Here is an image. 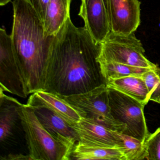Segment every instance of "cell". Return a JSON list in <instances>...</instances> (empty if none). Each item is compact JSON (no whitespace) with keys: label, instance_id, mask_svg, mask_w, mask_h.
Returning <instances> with one entry per match:
<instances>
[{"label":"cell","instance_id":"cell-1","mask_svg":"<svg viewBox=\"0 0 160 160\" xmlns=\"http://www.w3.org/2000/svg\"><path fill=\"white\" fill-rule=\"evenodd\" d=\"M101 50V44L85 27L77 28L68 18L54 36L44 91L70 96L106 84L98 61Z\"/></svg>","mask_w":160,"mask_h":160},{"label":"cell","instance_id":"cell-2","mask_svg":"<svg viewBox=\"0 0 160 160\" xmlns=\"http://www.w3.org/2000/svg\"><path fill=\"white\" fill-rule=\"evenodd\" d=\"M11 35L28 95L44 91L48 65L55 36L47 35L43 21L27 0L12 2Z\"/></svg>","mask_w":160,"mask_h":160},{"label":"cell","instance_id":"cell-3","mask_svg":"<svg viewBox=\"0 0 160 160\" xmlns=\"http://www.w3.org/2000/svg\"><path fill=\"white\" fill-rule=\"evenodd\" d=\"M22 105L0 90V160H31L20 115Z\"/></svg>","mask_w":160,"mask_h":160},{"label":"cell","instance_id":"cell-4","mask_svg":"<svg viewBox=\"0 0 160 160\" xmlns=\"http://www.w3.org/2000/svg\"><path fill=\"white\" fill-rule=\"evenodd\" d=\"M31 160H69L76 143L50 134L41 124L27 104L20 108Z\"/></svg>","mask_w":160,"mask_h":160},{"label":"cell","instance_id":"cell-5","mask_svg":"<svg viewBox=\"0 0 160 160\" xmlns=\"http://www.w3.org/2000/svg\"><path fill=\"white\" fill-rule=\"evenodd\" d=\"M61 97L78 110L83 118L118 132H125V125L116 120L111 114L108 88L106 84L84 93Z\"/></svg>","mask_w":160,"mask_h":160},{"label":"cell","instance_id":"cell-6","mask_svg":"<svg viewBox=\"0 0 160 160\" xmlns=\"http://www.w3.org/2000/svg\"><path fill=\"white\" fill-rule=\"evenodd\" d=\"M101 44V53L98 58L99 63L115 62L148 68L158 66L146 58L143 45L134 33L121 35L110 32Z\"/></svg>","mask_w":160,"mask_h":160},{"label":"cell","instance_id":"cell-7","mask_svg":"<svg viewBox=\"0 0 160 160\" xmlns=\"http://www.w3.org/2000/svg\"><path fill=\"white\" fill-rule=\"evenodd\" d=\"M108 94L113 118L126 126L123 134L138 138L144 143L150 134L144 115L145 105L113 89L108 88Z\"/></svg>","mask_w":160,"mask_h":160},{"label":"cell","instance_id":"cell-8","mask_svg":"<svg viewBox=\"0 0 160 160\" xmlns=\"http://www.w3.org/2000/svg\"><path fill=\"white\" fill-rule=\"evenodd\" d=\"M0 90L26 99L28 94L15 53L11 35L0 29Z\"/></svg>","mask_w":160,"mask_h":160},{"label":"cell","instance_id":"cell-9","mask_svg":"<svg viewBox=\"0 0 160 160\" xmlns=\"http://www.w3.org/2000/svg\"><path fill=\"white\" fill-rule=\"evenodd\" d=\"M110 32L121 35L134 33L141 23L139 0H106Z\"/></svg>","mask_w":160,"mask_h":160},{"label":"cell","instance_id":"cell-10","mask_svg":"<svg viewBox=\"0 0 160 160\" xmlns=\"http://www.w3.org/2000/svg\"><path fill=\"white\" fill-rule=\"evenodd\" d=\"M78 15L96 42L106 39L111 32L106 0H81Z\"/></svg>","mask_w":160,"mask_h":160},{"label":"cell","instance_id":"cell-11","mask_svg":"<svg viewBox=\"0 0 160 160\" xmlns=\"http://www.w3.org/2000/svg\"><path fill=\"white\" fill-rule=\"evenodd\" d=\"M71 126L76 132L79 141L85 144L110 148L123 147L119 132L92 120L82 118Z\"/></svg>","mask_w":160,"mask_h":160},{"label":"cell","instance_id":"cell-12","mask_svg":"<svg viewBox=\"0 0 160 160\" xmlns=\"http://www.w3.org/2000/svg\"><path fill=\"white\" fill-rule=\"evenodd\" d=\"M27 104L43 106L62 118L70 125L79 121L83 117L72 105L59 95L44 91L32 93L28 99Z\"/></svg>","mask_w":160,"mask_h":160},{"label":"cell","instance_id":"cell-13","mask_svg":"<svg viewBox=\"0 0 160 160\" xmlns=\"http://www.w3.org/2000/svg\"><path fill=\"white\" fill-rule=\"evenodd\" d=\"M28 105L32 108L41 124L52 135L75 143L79 141L76 132L72 126L52 110L43 106Z\"/></svg>","mask_w":160,"mask_h":160},{"label":"cell","instance_id":"cell-14","mask_svg":"<svg viewBox=\"0 0 160 160\" xmlns=\"http://www.w3.org/2000/svg\"><path fill=\"white\" fill-rule=\"evenodd\" d=\"M106 85L108 88L124 93L144 105L150 101L148 88L141 76L109 78L106 81Z\"/></svg>","mask_w":160,"mask_h":160},{"label":"cell","instance_id":"cell-15","mask_svg":"<svg viewBox=\"0 0 160 160\" xmlns=\"http://www.w3.org/2000/svg\"><path fill=\"white\" fill-rule=\"evenodd\" d=\"M71 159L125 160V157L123 147L110 148L94 146L78 141L74 147Z\"/></svg>","mask_w":160,"mask_h":160},{"label":"cell","instance_id":"cell-16","mask_svg":"<svg viewBox=\"0 0 160 160\" xmlns=\"http://www.w3.org/2000/svg\"><path fill=\"white\" fill-rule=\"evenodd\" d=\"M72 0H49L44 20L47 35L55 36L70 18Z\"/></svg>","mask_w":160,"mask_h":160},{"label":"cell","instance_id":"cell-17","mask_svg":"<svg viewBox=\"0 0 160 160\" xmlns=\"http://www.w3.org/2000/svg\"><path fill=\"white\" fill-rule=\"evenodd\" d=\"M100 63L101 72L105 79L120 78L131 75L141 76L151 68L132 66L115 62H104Z\"/></svg>","mask_w":160,"mask_h":160},{"label":"cell","instance_id":"cell-18","mask_svg":"<svg viewBox=\"0 0 160 160\" xmlns=\"http://www.w3.org/2000/svg\"><path fill=\"white\" fill-rule=\"evenodd\" d=\"M123 141L125 160H146V149L141 140L131 136L120 133Z\"/></svg>","mask_w":160,"mask_h":160},{"label":"cell","instance_id":"cell-19","mask_svg":"<svg viewBox=\"0 0 160 160\" xmlns=\"http://www.w3.org/2000/svg\"><path fill=\"white\" fill-rule=\"evenodd\" d=\"M147 86L149 100L160 104V68H151L141 75Z\"/></svg>","mask_w":160,"mask_h":160},{"label":"cell","instance_id":"cell-20","mask_svg":"<svg viewBox=\"0 0 160 160\" xmlns=\"http://www.w3.org/2000/svg\"><path fill=\"white\" fill-rule=\"evenodd\" d=\"M146 160H160V127L150 133L144 142Z\"/></svg>","mask_w":160,"mask_h":160},{"label":"cell","instance_id":"cell-21","mask_svg":"<svg viewBox=\"0 0 160 160\" xmlns=\"http://www.w3.org/2000/svg\"><path fill=\"white\" fill-rule=\"evenodd\" d=\"M39 15L43 22L44 20L49 0H27ZM44 24V23H43Z\"/></svg>","mask_w":160,"mask_h":160},{"label":"cell","instance_id":"cell-22","mask_svg":"<svg viewBox=\"0 0 160 160\" xmlns=\"http://www.w3.org/2000/svg\"><path fill=\"white\" fill-rule=\"evenodd\" d=\"M11 1L12 0H0V5L1 6H4Z\"/></svg>","mask_w":160,"mask_h":160},{"label":"cell","instance_id":"cell-23","mask_svg":"<svg viewBox=\"0 0 160 160\" xmlns=\"http://www.w3.org/2000/svg\"><path fill=\"white\" fill-rule=\"evenodd\" d=\"M159 26H160V24H159Z\"/></svg>","mask_w":160,"mask_h":160}]
</instances>
